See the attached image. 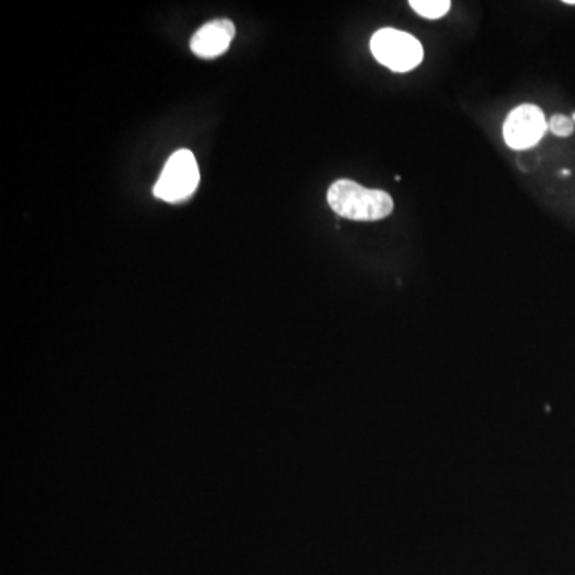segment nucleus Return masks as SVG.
Masks as SVG:
<instances>
[{"label":"nucleus","mask_w":575,"mask_h":575,"mask_svg":"<svg viewBox=\"0 0 575 575\" xmlns=\"http://www.w3.org/2000/svg\"><path fill=\"white\" fill-rule=\"evenodd\" d=\"M235 37V26L230 20H215L195 32L191 50L200 58H216L229 50Z\"/></svg>","instance_id":"5"},{"label":"nucleus","mask_w":575,"mask_h":575,"mask_svg":"<svg viewBox=\"0 0 575 575\" xmlns=\"http://www.w3.org/2000/svg\"><path fill=\"white\" fill-rule=\"evenodd\" d=\"M564 4L575 5V0H566V2H564Z\"/></svg>","instance_id":"8"},{"label":"nucleus","mask_w":575,"mask_h":575,"mask_svg":"<svg viewBox=\"0 0 575 575\" xmlns=\"http://www.w3.org/2000/svg\"><path fill=\"white\" fill-rule=\"evenodd\" d=\"M331 210L352 221H381L392 215L393 199L379 189H366L350 179H339L328 189Z\"/></svg>","instance_id":"1"},{"label":"nucleus","mask_w":575,"mask_h":575,"mask_svg":"<svg viewBox=\"0 0 575 575\" xmlns=\"http://www.w3.org/2000/svg\"><path fill=\"white\" fill-rule=\"evenodd\" d=\"M572 120H574V122H575V114H574V119H572Z\"/></svg>","instance_id":"9"},{"label":"nucleus","mask_w":575,"mask_h":575,"mask_svg":"<svg viewBox=\"0 0 575 575\" xmlns=\"http://www.w3.org/2000/svg\"><path fill=\"white\" fill-rule=\"evenodd\" d=\"M371 53L382 66L393 72L411 71L424 58V48L416 37L392 28L374 32Z\"/></svg>","instance_id":"2"},{"label":"nucleus","mask_w":575,"mask_h":575,"mask_svg":"<svg viewBox=\"0 0 575 575\" xmlns=\"http://www.w3.org/2000/svg\"><path fill=\"white\" fill-rule=\"evenodd\" d=\"M547 127L542 109L534 104H523L513 109L505 119V143L513 151H526L539 143Z\"/></svg>","instance_id":"4"},{"label":"nucleus","mask_w":575,"mask_h":575,"mask_svg":"<svg viewBox=\"0 0 575 575\" xmlns=\"http://www.w3.org/2000/svg\"><path fill=\"white\" fill-rule=\"evenodd\" d=\"M409 5L413 7L417 15L424 16L427 20L443 18L451 8L449 0H411Z\"/></svg>","instance_id":"6"},{"label":"nucleus","mask_w":575,"mask_h":575,"mask_svg":"<svg viewBox=\"0 0 575 575\" xmlns=\"http://www.w3.org/2000/svg\"><path fill=\"white\" fill-rule=\"evenodd\" d=\"M199 183V165L194 154L181 149L168 159L159 181L155 183L154 195L163 202H184L197 191Z\"/></svg>","instance_id":"3"},{"label":"nucleus","mask_w":575,"mask_h":575,"mask_svg":"<svg viewBox=\"0 0 575 575\" xmlns=\"http://www.w3.org/2000/svg\"><path fill=\"white\" fill-rule=\"evenodd\" d=\"M550 130L553 131V135L561 136V138L571 136L574 133V120L569 119L566 115H553L552 120H550Z\"/></svg>","instance_id":"7"}]
</instances>
